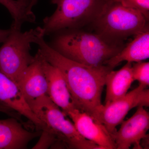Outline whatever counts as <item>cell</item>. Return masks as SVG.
<instances>
[{
	"label": "cell",
	"mask_w": 149,
	"mask_h": 149,
	"mask_svg": "<svg viewBox=\"0 0 149 149\" xmlns=\"http://www.w3.org/2000/svg\"><path fill=\"white\" fill-rule=\"evenodd\" d=\"M35 44L44 58L63 74L74 108L95 118L103 105L102 95L106 77L113 70L106 65L87 66L67 58L51 47L43 35L37 38Z\"/></svg>",
	"instance_id": "obj_1"
},
{
	"label": "cell",
	"mask_w": 149,
	"mask_h": 149,
	"mask_svg": "<svg viewBox=\"0 0 149 149\" xmlns=\"http://www.w3.org/2000/svg\"><path fill=\"white\" fill-rule=\"evenodd\" d=\"M54 34L56 35L47 42L51 47L67 58L93 67L104 65L107 61L125 46L123 40L78 29H67Z\"/></svg>",
	"instance_id": "obj_2"
},
{
	"label": "cell",
	"mask_w": 149,
	"mask_h": 149,
	"mask_svg": "<svg viewBox=\"0 0 149 149\" xmlns=\"http://www.w3.org/2000/svg\"><path fill=\"white\" fill-rule=\"evenodd\" d=\"M109 1L51 0L56 8L43 19V35L45 37L62 30L78 29L93 23Z\"/></svg>",
	"instance_id": "obj_3"
},
{
	"label": "cell",
	"mask_w": 149,
	"mask_h": 149,
	"mask_svg": "<svg viewBox=\"0 0 149 149\" xmlns=\"http://www.w3.org/2000/svg\"><path fill=\"white\" fill-rule=\"evenodd\" d=\"M28 105L37 117L45 125L43 130H47L54 134L63 147L74 149H102L97 144L82 137L73 123L67 118L64 113L48 95L36 99Z\"/></svg>",
	"instance_id": "obj_4"
},
{
	"label": "cell",
	"mask_w": 149,
	"mask_h": 149,
	"mask_svg": "<svg viewBox=\"0 0 149 149\" xmlns=\"http://www.w3.org/2000/svg\"><path fill=\"white\" fill-rule=\"evenodd\" d=\"M148 20L139 10L115 0H109L93 23L96 33L111 39L123 40L148 28Z\"/></svg>",
	"instance_id": "obj_5"
},
{
	"label": "cell",
	"mask_w": 149,
	"mask_h": 149,
	"mask_svg": "<svg viewBox=\"0 0 149 149\" xmlns=\"http://www.w3.org/2000/svg\"><path fill=\"white\" fill-rule=\"evenodd\" d=\"M10 29L9 35L0 47V71L17 84L35 60V56L30 53L31 45L35 44L39 36L44 35L41 27L24 32Z\"/></svg>",
	"instance_id": "obj_6"
},
{
	"label": "cell",
	"mask_w": 149,
	"mask_h": 149,
	"mask_svg": "<svg viewBox=\"0 0 149 149\" xmlns=\"http://www.w3.org/2000/svg\"><path fill=\"white\" fill-rule=\"evenodd\" d=\"M147 88L139 84L122 97L102 105L95 119L113 135L116 131V126L122 122L130 110L136 107H149V91Z\"/></svg>",
	"instance_id": "obj_7"
},
{
	"label": "cell",
	"mask_w": 149,
	"mask_h": 149,
	"mask_svg": "<svg viewBox=\"0 0 149 149\" xmlns=\"http://www.w3.org/2000/svg\"><path fill=\"white\" fill-rule=\"evenodd\" d=\"M118 131L113 135L117 149H143L141 140L147 136L149 128V113L144 107H138L130 118L123 121Z\"/></svg>",
	"instance_id": "obj_8"
},
{
	"label": "cell",
	"mask_w": 149,
	"mask_h": 149,
	"mask_svg": "<svg viewBox=\"0 0 149 149\" xmlns=\"http://www.w3.org/2000/svg\"><path fill=\"white\" fill-rule=\"evenodd\" d=\"M79 134L102 149H116L113 136L101 123L85 112L74 109L67 114Z\"/></svg>",
	"instance_id": "obj_9"
},
{
	"label": "cell",
	"mask_w": 149,
	"mask_h": 149,
	"mask_svg": "<svg viewBox=\"0 0 149 149\" xmlns=\"http://www.w3.org/2000/svg\"><path fill=\"white\" fill-rule=\"evenodd\" d=\"M40 54V59L48 83V96L54 103L61 108L64 114L74 107L63 74L58 68L48 62Z\"/></svg>",
	"instance_id": "obj_10"
},
{
	"label": "cell",
	"mask_w": 149,
	"mask_h": 149,
	"mask_svg": "<svg viewBox=\"0 0 149 149\" xmlns=\"http://www.w3.org/2000/svg\"><path fill=\"white\" fill-rule=\"evenodd\" d=\"M0 104L17 112L41 130L45 125L35 115L16 83L0 71Z\"/></svg>",
	"instance_id": "obj_11"
},
{
	"label": "cell",
	"mask_w": 149,
	"mask_h": 149,
	"mask_svg": "<svg viewBox=\"0 0 149 149\" xmlns=\"http://www.w3.org/2000/svg\"><path fill=\"white\" fill-rule=\"evenodd\" d=\"M34 61L24 71L17 85L27 103L48 95V83L43 71L40 54L37 52Z\"/></svg>",
	"instance_id": "obj_12"
},
{
	"label": "cell",
	"mask_w": 149,
	"mask_h": 149,
	"mask_svg": "<svg viewBox=\"0 0 149 149\" xmlns=\"http://www.w3.org/2000/svg\"><path fill=\"white\" fill-rule=\"evenodd\" d=\"M18 120L11 117L0 120V149H26L30 141L41 136L42 131L27 130Z\"/></svg>",
	"instance_id": "obj_13"
},
{
	"label": "cell",
	"mask_w": 149,
	"mask_h": 149,
	"mask_svg": "<svg viewBox=\"0 0 149 149\" xmlns=\"http://www.w3.org/2000/svg\"><path fill=\"white\" fill-rule=\"evenodd\" d=\"M122 50L107 61L104 65L111 70L122 62H139L149 57V27L139 34Z\"/></svg>",
	"instance_id": "obj_14"
},
{
	"label": "cell",
	"mask_w": 149,
	"mask_h": 149,
	"mask_svg": "<svg viewBox=\"0 0 149 149\" xmlns=\"http://www.w3.org/2000/svg\"><path fill=\"white\" fill-rule=\"evenodd\" d=\"M132 63L127 62L118 70L109 71L105 79L106 86L105 104L125 95L134 81L132 74Z\"/></svg>",
	"instance_id": "obj_15"
},
{
	"label": "cell",
	"mask_w": 149,
	"mask_h": 149,
	"mask_svg": "<svg viewBox=\"0 0 149 149\" xmlns=\"http://www.w3.org/2000/svg\"><path fill=\"white\" fill-rule=\"evenodd\" d=\"M0 4L5 7L13 19L11 28L21 29L23 23L35 22V14L28 10L25 4L16 0H0Z\"/></svg>",
	"instance_id": "obj_16"
},
{
	"label": "cell",
	"mask_w": 149,
	"mask_h": 149,
	"mask_svg": "<svg viewBox=\"0 0 149 149\" xmlns=\"http://www.w3.org/2000/svg\"><path fill=\"white\" fill-rule=\"evenodd\" d=\"M132 74L134 81L148 87L149 85V62H139L132 64Z\"/></svg>",
	"instance_id": "obj_17"
},
{
	"label": "cell",
	"mask_w": 149,
	"mask_h": 149,
	"mask_svg": "<svg viewBox=\"0 0 149 149\" xmlns=\"http://www.w3.org/2000/svg\"><path fill=\"white\" fill-rule=\"evenodd\" d=\"M128 6L141 11L147 19L149 17V0H115Z\"/></svg>",
	"instance_id": "obj_18"
},
{
	"label": "cell",
	"mask_w": 149,
	"mask_h": 149,
	"mask_svg": "<svg viewBox=\"0 0 149 149\" xmlns=\"http://www.w3.org/2000/svg\"><path fill=\"white\" fill-rule=\"evenodd\" d=\"M0 112L5 113L9 116L10 117L15 118L17 119L19 117V113L1 104H0Z\"/></svg>",
	"instance_id": "obj_19"
},
{
	"label": "cell",
	"mask_w": 149,
	"mask_h": 149,
	"mask_svg": "<svg viewBox=\"0 0 149 149\" xmlns=\"http://www.w3.org/2000/svg\"><path fill=\"white\" fill-rule=\"evenodd\" d=\"M10 28L8 29H0V44L3 43L10 33Z\"/></svg>",
	"instance_id": "obj_20"
},
{
	"label": "cell",
	"mask_w": 149,
	"mask_h": 149,
	"mask_svg": "<svg viewBox=\"0 0 149 149\" xmlns=\"http://www.w3.org/2000/svg\"><path fill=\"white\" fill-rule=\"evenodd\" d=\"M37 1L38 0H30L29 4V9L32 10L33 7L37 4Z\"/></svg>",
	"instance_id": "obj_21"
},
{
	"label": "cell",
	"mask_w": 149,
	"mask_h": 149,
	"mask_svg": "<svg viewBox=\"0 0 149 149\" xmlns=\"http://www.w3.org/2000/svg\"><path fill=\"white\" fill-rule=\"evenodd\" d=\"M16 1H18L21 2L25 4L27 6L28 10H29V11L30 12L32 11V10H30L29 9V2H30V0H16Z\"/></svg>",
	"instance_id": "obj_22"
}]
</instances>
